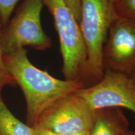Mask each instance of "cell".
<instances>
[{
	"label": "cell",
	"mask_w": 135,
	"mask_h": 135,
	"mask_svg": "<svg viewBox=\"0 0 135 135\" xmlns=\"http://www.w3.org/2000/svg\"><path fill=\"white\" fill-rule=\"evenodd\" d=\"M22 48L3 55L6 70L21 89L26 103L27 124L33 127L40 116L62 98L84 88L80 81L62 80L34 66Z\"/></svg>",
	"instance_id": "cell-1"
},
{
	"label": "cell",
	"mask_w": 135,
	"mask_h": 135,
	"mask_svg": "<svg viewBox=\"0 0 135 135\" xmlns=\"http://www.w3.org/2000/svg\"><path fill=\"white\" fill-rule=\"evenodd\" d=\"M118 15L110 0H81L79 23L87 52L84 88L91 86L103 76V49L108 35Z\"/></svg>",
	"instance_id": "cell-2"
},
{
	"label": "cell",
	"mask_w": 135,
	"mask_h": 135,
	"mask_svg": "<svg viewBox=\"0 0 135 135\" xmlns=\"http://www.w3.org/2000/svg\"><path fill=\"white\" fill-rule=\"evenodd\" d=\"M53 16L60 40L65 80L83 83L87 66V52L80 25L65 0H42Z\"/></svg>",
	"instance_id": "cell-3"
},
{
	"label": "cell",
	"mask_w": 135,
	"mask_h": 135,
	"mask_svg": "<svg viewBox=\"0 0 135 135\" xmlns=\"http://www.w3.org/2000/svg\"><path fill=\"white\" fill-rule=\"evenodd\" d=\"M42 0H22L15 15L1 31V46L4 55L25 46L38 51L51 48L52 41L41 26Z\"/></svg>",
	"instance_id": "cell-4"
},
{
	"label": "cell",
	"mask_w": 135,
	"mask_h": 135,
	"mask_svg": "<svg viewBox=\"0 0 135 135\" xmlns=\"http://www.w3.org/2000/svg\"><path fill=\"white\" fill-rule=\"evenodd\" d=\"M94 115L93 109L75 92L52 104L40 116L35 126L61 134L86 132L92 127Z\"/></svg>",
	"instance_id": "cell-5"
},
{
	"label": "cell",
	"mask_w": 135,
	"mask_h": 135,
	"mask_svg": "<svg viewBox=\"0 0 135 135\" xmlns=\"http://www.w3.org/2000/svg\"><path fill=\"white\" fill-rule=\"evenodd\" d=\"M76 94L94 111L108 108H124L135 114V84L124 74L106 70L102 79Z\"/></svg>",
	"instance_id": "cell-6"
},
{
	"label": "cell",
	"mask_w": 135,
	"mask_h": 135,
	"mask_svg": "<svg viewBox=\"0 0 135 135\" xmlns=\"http://www.w3.org/2000/svg\"><path fill=\"white\" fill-rule=\"evenodd\" d=\"M104 71L131 78L135 72V21L118 16L111 25L103 49Z\"/></svg>",
	"instance_id": "cell-7"
},
{
	"label": "cell",
	"mask_w": 135,
	"mask_h": 135,
	"mask_svg": "<svg viewBox=\"0 0 135 135\" xmlns=\"http://www.w3.org/2000/svg\"><path fill=\"white\" fill-rule=\"evenodd\" d=\"M128 126V119L120 108L97 109L89 135H123L129 129Z\"/></svg>",
	"instance_id": "cell-8"
},
{
	"label": "cell",
	"mask_w": 135,
	"mask_h": 135,
	"mask_svg": "<svg viewBox=\"0 0 135 135\" xmlns=\"http://www.w3.org/2000/svg\"><path fill=\"white\" fill-rule=\"evenodd\" d=\"M0 135H34V128L18 119L9 110L0 91Z\"/></svg>",
	"instance_id": "cell-9"
},
{
	"label": "cell",
	"mask_w": 135,
	"mask_h": 135,
	"mask_svg": "<svg viewBox=\"0 0 135 135\" xmlns=\"http://www.w3.org/2000/svg\"><path fill=\"white\" fill-rule=\"evenodd\" d=\"M21 0H0V26L4 28L11 18L16 5Z\"/></svg>",
	"instance_id": "cell-10"
},
{
	"label": "cell",
	"mask_w": 135,
	"mask_h": 135,
	"mask_svg": "<svg viewBox=\"0 0 135 135\" xmlns=\"http://www.w3.org/2000/svg\"><path fill=\"white\" fill-rule=\"evenodd\" d=\"M114 6L118 16L135 21V0H118Z\"/></svg>",
	"instance_id": "cell-11"
},
{
	"label": "cell",
	"mask_w": 135,
	"mask_h": 135,
	"mask_svg": "<svg viewBox=\"0 0 135 135\" xmlns=\"http://www.w3.org/2000/svg\"><path fill=\"white\" fill-rule=\"evenodd\" d=\"M1 28L0 26V37H1ZM16 85L13 78L9 73L5 67L4 60H3V53L1 46L0 40V91H2L3 88L6 86H15Z\"/></svg>",
	"instance_id": "cell-12"
},
{
	"label": "cell",
	"mask_w": 135,
	"mask_h": 135,
	"mask_svg": "<svg viewBox=\"0 0 135 135\" xmlns=\"http://www.w3.org/2000/svg\"><path fill=\"white\" fill-rule=\"evenodd\" d=\"M68 6L73 13L77 21L80 23L81 16V0H65Z\"/></svg>",
	"instance_id": "cell-13"
},
{
	"label": "cell",
	"mask_w": 135,
	"mask_h": 135,
	"mask_svg": "<svg viewBox=\"0 0 135 135\" xmlns=\"http://www.w3.org/2000/svg\"><path fill=\"white\" fill-rule=\"evenodd\" d=\"M34 135H89V131H86L75 134H61V133H55L50 131L38 126H33Z\"/></svg>",
	"instance_id": "cell-14"
},
{
	"label": "cell",
	"mask_w": 135,
	"mask_h": 135,
	"mask_svg": "<svg viewBox=\"0 0 135 135\" xmlns=\"http://www.w3.org/2000/svg\"><path fill=\"white\" fill-rule=\"evenodd\" d=\"M123 135H135V130H128Z\"/></svg>",
	"instance_id": "cell-15"
},
{
	"label": "cell",
	"mask_w": 135,
	"mask_h": 135,
	"mask_svg": "<svg viewBox=\"0 0 135 135\" xmlns=\"http://www.w3.org/2000/svg\"><path fill=\"white\" fill-rule=\"evenodd\" d=\"M131 79L134 82V83L135 84V72H134V73L133 75L131 77Z\"/></svg>",
	"instance_id": "cell-16"
},
{
	"label": "cell",
	"mask_w": 135,
	"mask_h": 135,
	"mask_svg": "<svg viewBox=\"0 0 135 135\" xmlns=\"http://www.w3.org/2000/svg\"><path fill=\"white\" fill-rule=\"evenodd\" d=\"M110 1H111V2H113V3H115L117 2V1H118V0H110Z\"/></svg>",
	"instance_id": "cell-17"
},
{
	"label": "cell",
	"mask_w": 135,
	"mask_h": 135,
	"mask_svg": "<svg viewBox=\"0 0 135 135\" xmlns=\"http://www.w3.org/2000/svg\"><path fill=\"white\" fill-rule=\"evenodd\" d=\"M134 116H135V114H134Z\"/></svg>",
	"instance_id": "cell-18"
}]
</instances>
